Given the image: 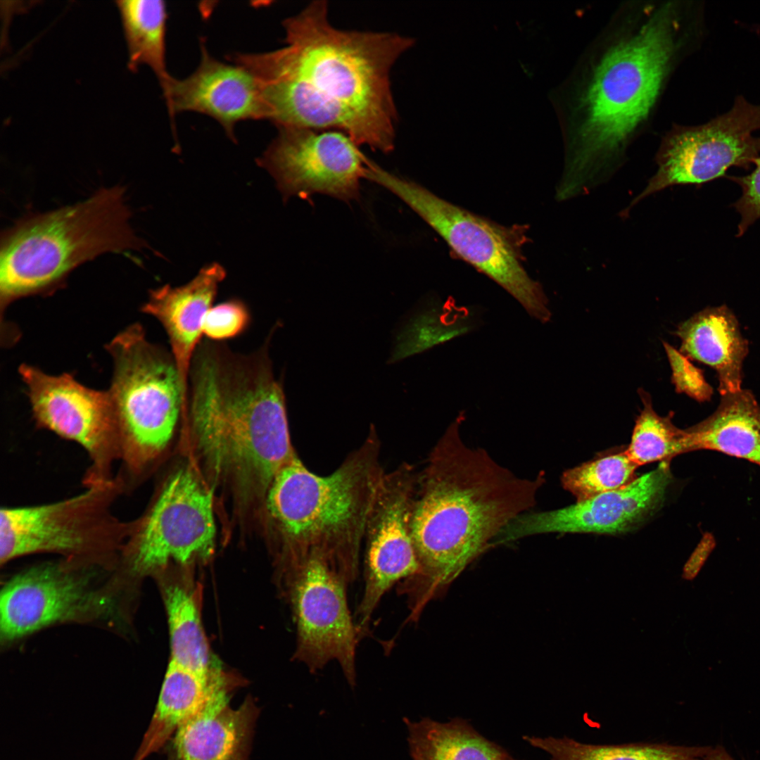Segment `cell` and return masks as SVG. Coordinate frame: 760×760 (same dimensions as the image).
<instances>
[{
  "label": "cell",
  "instance_id": "obj_27",
  "mask_svg": "<svg viewBox=\"0 0 760 760\" xmlns=\"http://www.w3.org/2000/svg\"><path fill=\"white\" fill-rule=\"evenodd\" d=\"M523 738L547 752L550 760H711L713 747L647 742L593 745L567 737Z\"/></svg>",
  "mask_w": 760,
  "mask_h": 760
},
{
  "label": "cell",
  "instance_id": "obj_24",
  "mask_svg": "<svg viewBox=\"0 0 760 760\" xmlns=\"http://www.w3.org/2000/svg\"><path fill=\"white\" fill-rule=\"evenodd\" d=\"M686 431L690 451H717L760 467V406L749 390L721 395L716 411Z\"/></svg>",
  "mask_w": 760,
  "mask_h": 760
},
{
  "label": "cell",
  "instance_id": "obj_4",
  "mask_svg": "<svg viewBox=\"0 0 760 760\" xmlns=\"http://www.w3.org/2000/svg\"><path fill=\"white\" fill-rule=\"evenodd\" d=\"M374 428L332 473L319 476L297 454L272 479L265 509L277 542V582L287 583L311 554L325 558L347 584L358 574L360 553L385 473Z\"/></svg>",
  "mask_w": 760,
  "mask_h": 760
},
{
  "label": "cell",
  "instance_id": "obj_28",
  "mask_svg": "<svg viewBox=\"0 0 760 760\" xmlns=\"http://www.w3.org/2000/svg\"><path fill=\"white\" fill-rule=\"evenodd\" d=\"M479 310L456 305L451 300L434 305L412 320L403 335L400 357L419 353L475 331L480 326Z\"/></svg>",
  "mask_w": 760,
  "mask_h": 760
},
{
  "label": "cell",
  "instance_id": "obj_12",
  "mask_svg": "<svg viewBox=\"0 0 760 760\" xmlns=\"http://www.w3.org/2000/svg\"><path fill=\"white\" fill-rule=\"evenodd\" d=\"M760 104L737 98L732 108L710 122L681 129L666 141L658 168L626 208L675 185H702L726 176L731 167L748 170L760 156ZM626 212V214L628 213Z\"/></svg>",
  "mask_w": 760,
  "mask_h": 760
},
{
  "label": "cell",
  "instance_id": "obj_31",
  "mask_svg": "<svg viewBox=\"0 0 760 760\" xmlns=\"http://www.w3.org/2000/svg\"><path fill=\"white\" fill-rule=\"evenodd\" d=\"M250 322L246 305L239 299H230L208 310L203 320V335L213 341L232 338L244 332Z\"/></svg>",
  "mask_w": 760,
  "mask_h": 760
},
{
  "label": "cell",
  "instance_id": "obj_2",
  "mask_svg": "<svg viewBox=\"0 0 760 760\" xmlns=\"http://www.w3.org/2000/svg\"><path fill=\"white\" fill-rule=\"evenodd\" d=\"M464 419L460 412L417 474L410 531L419 571L398 588L414 613L535 505L544 482L543 474L519 478L484 450L465 445Z\"/></svg>",
  "mask_w": 760,
  "mask_h": 760
},
{
  "label": "cell",
  "instance_id": "obj_25",
  "mask_svg": "<svg viewBox=\"0 0 760 760\" xmlns=\"http://www.w3.org/2000/svg\"><path fill=\"white\" fill-rule=\"evenodd\" d=\"M412 758L419 760H511L502 748L486 738L467 721L443 723L429 718L406 721Z\"/></svg>",
  "mask_w": 760,
  "mask_h": 760
},
{
  "label": "cell",
  "instance_id": "obj_8",
  "mask_svg": "<svg viewBox=\"0 0 760 760\" xmlns=\"http://www.w3.org/2000/svg\"><path fill=\"white\" fill-rule=\"evenodd\" d=\"M84 488L54 502L1 507V565L42 553L99 567L118 564L134 526V519H121L113 512L125 494L123 483L115 474Z\"/></svg>",
  "mask_w": 760,
  "mask_h": 760
},
{
  "label": "cell",
  "instance_id": "obj_26",
  "mask_svg": "<svg viewBox=\"0 0 760 760\" xmlns=\"http://www.w3.org/2000/svg\"><path fill=\"white\" fill-rule=\"evenodd\" d=\"M128 51V68L146 65L157 77L163 96L174 80L167 70V6L162 0L116 1Z\"/></svg>",
  "mask_w": 760,
  "mask_h": 760
},
{
  "label": "cell",
  "instance_id": "obj_18",
  "mask_svg": "<svg viewBox=\"0 0 760 760\" xmlns=\"http://www.w3.org/2000/svg\"><path fill=\"white\" fill-rule=\"evenodd\" d=\"M197 68L184 79L174 78L164 96L172 130L175 118L196 112L215 119L236 141L234 128L241 121L265 120L259 83L243 66L214 58L201 40Z\"/></svg>",
  "mask_w": 760,
  "mask_h": 760
},
{
  "label": "cell",
  "instance_id": "obj_34",
  "mask_svg": "<svg viewBox=\"0 0 760 760\" xmlns=\"http://www.w3.org/2000/svg\"><path fill=\"white\" fill-rule=\"evenodd\" d=\"M711 760H735L728 751L721 745L712 747L710 754Z\"/></svg>",
  "mask_w": 760,
  "mask_h": 760
},
{
  "label": "cell",
  "instance_id": "obj_1",
  "mask_svg": "<svg viewBox=\"0 0 760 760\" xmlns=\"http://www.w3.org/2000/svg\"><path fill=\"white\" fill-rule=\"evenodd\" d=\"M283 27L281 48L228 57L257 79L265 120L277 128L339 130L359 146L393 151L398 112L391 71L414 40L337 28L324 0L310 2Z\"/></svg>",
  "mask_w": 760,
  "mask_h": 760
},
{
  "label": "cell",
  "instance_id": "obj_3",
  "mask_svg": "<svg viewBox=\"0 0 760 760\" xmlns=\"http://www.w3.org/2000/svg\"><path fill=\"white\" fill-rule=\"evenodd\" d=\"M186 422L210 475L230 476L241 502L265 499L296 455L267 344L243 355L201 342L191 362Z\"/></svg>",
  "mask_w": 760,
  "mask_h": 760
},
{
  "label": "cell",
  "instance_id": "obj_17",
  "mask_svg": "<svg viewBox=\"0 0 760 760\" xmlns=\"http://www.w3.org/2000/svg\"><path fill=\"white\" fill-rule=\"evenodd\" d=\"M671 481L669 462H661L618 490L555 510L525 512L502 529L493 544L548 533H625L659 509Z\"/></svg>",
  "mask_w": 760,
  "mask_h": 760
},
{
  "label": "cell",
  "instance_id": "obj_23",
  "mask_svg": "<svg viewBox=\"0 0 760 760\" xmlns=\"http://www.w3.org/2000/svg\"><path fill=\"white\" fill-rule=\"evenodd\" d=\"M677 335L683 353L715 369L721 395L742 389V365L749 343L727 306L697 312L680 324Z\"/></svg>",
  "mask_w": 760,
  "mask_h": 760
},
{
  "label": "cell",
  "instance_id": "obj_10",
  "mask_svg": "<svg viewBox=\"0 0 760 760\" xmlns=\"http://www.w3.org/2000/svg\"><path fill=\"white\" fill-rule=\"evenodd\" d=\"M215 537L212 490L192 467H182L134 519L119 563L139 577L170 565L194 567L213 556Z\"/></svg>",
  "mask_w": 760,
  "mask_h": 760
},
{
  "label": "cell",
  "instance_id": "obj_22",
  "mask_svg": "<svg viewBox=\"0 0 760 760\" xmlns=\"http://www.w3.org/2000/svg\"><path fill=\"white\" fill-rule=\"evenodd\" d=\"M193 567L170 565L153 575L166 610L170 660L184 667L212 672L220 669L212 656L201 621L202 591Z\"/></svg>",
  "mask_w": 760,
  "mask_h": 760
},
{
  "label": "cell",
  "instance_id": "obj_16",
  "mask_svg": "<svg viewBox=\"0 0 760 760\" xmlns=\"http://www.w3.org/2000/svg\"><path fill=\"white\" fill-rule=\"evenodd\" d=\"M417 474L403 464L384 475L365 533V583L357 621L368 626L381 599L398 582L416 576L419 566L410 521Z\"/></svg>",
  "mask_w": 760,
  "mask_h": 760
},
{
  "label": "cell",
  "instance_id": "obj_7",
  "mask_svg": "<svg viewBox=\"0 0 760 760\" xmlns=\"http://www.w3.org/2000/svg\"><path fill=\"white\" fill-rule=\"evenodd\" d=\"M106 348L113 360L108 392L120 439L116 475L127 494L163 456L183 419V398L172 354L149 343L140 324L119 333Z\"/></svg>",
  "mask_w": 760,
  "mask_h": 760
},
{
  "label": "cell",
  "instance_id": "obj_20",
  "mask_svg": "<svg viewBox=\"0 0 760 760\" xmlns=\"http://www.w3.org/2000/svg\"><path fill=\"white\" fill-rule=\"evenodd\" d=\"M232 683L221 669L201 672L170 661L156 710L133 760H145L187 720L209 705L229 698Z\"/></svg>",
  "mask_w": 760,
  "mask_h": 760
},
{
  "label": "cell",
  "instance_id": "obj_11",
  "mask_svg": "<svg viewBox=\"0 0 760 760\" xmlns=\"http://www.w3.org/2000/svg\"><path fill=\"white\" fill-rule=\"evenodd\" d=\"M19 373L37 426L75 442L86 452L89 464L82 479L84 488L112 479L121 448L108 391L87 388L70 374L49 375L30 365H22Z\"/></svg>",
  "mask_w": 760,
  "mask_h": 760
},
{
  "label": "cell",
  "instance_id": "obj_5",
  "mask_svg": "<svg viewBox=\"0 0 760 760\" xmlns=\"http://www.w3.org/2000/svg\"><path fill=\"white\" fill-rule=\"evenodd\" d=\"M672 50L669 18L663 12L604 56L583 101L578 142L557 191L560 199L607 177L609 161L655 101Z\"/></svg>",
  "mask_w": 760,
  "mask_h": 760
},
{
  "label": "cell",
  "instance_id": "obj_35",
  "mask_svg": "<svg viewBox=\"0 0 760 760\" xmlns=\"http://www.w3.org/2000/svg\"><path fill=\"white\" fill-rule=\"evenodd\" d=\"M511 760H517V759H515L512 757Z\"/></svg>",
  "mask_w": 760,
  "mask_h": 760
},
{
  "label": "cell",
  "instance_id": "obj_19",
  "mask_svg": "<svg viewBox=\"0 0 760 760\" xmlns=\"http://www.w3.org/2000/svg\"><path fill=\"white\" fill-rule=\"evenodd\" d=\"M225 276V270L220 265H208L184 285L172 287L167 284L152 290L141 308L142 312L161 323L168 336L179 378L184 413L188 410L191 362L203 336V320Z\"/></svg>",
  "mask_w": 760,
  "mask_h": 760
},
{
  "label": "cell",
  "instance_id": "obj_9",
  "mask_svg": "<svg viewBox=\"0 0 760 760\" xmlns=\"http://www.w3.org/2000/svg\"><path fill=\"white\" fill-rule=\"evenodd\" d=\"M364 178L394 194L430 225L462 259L509 293L533 319L551 317L540 284L521 262L517 230L498 224L455 205L412 181L398 177L372 162Z\"/></svg>",
  "mask_w": 760,
  "mask_h": 760
},
{
  "label": "cell",
  "instance_id": "obj_15",
  "mask_svg": "<svg viewBox=\"0 0 760 760\" xmlns=\"http://www.w3.org/2000/svg\"><path fill=\"white\" fill-rule=\"evenodd\" d=\"M96 567L61 559L13 576L0 595L1 641L12 642L54 623L101 611L106 602L89 584L91 571Z\"/></svg>",
  "mask_w": 760,
  "mask_h": 760
},
{
  "label": "cell",
  "instance_id": "obj_14",
  "mask_svg": "<svg viewBox=\"0 0 760 760\" xmlns=\"http://www.w3.org/2000/svg\"><path fill=\"white\" fill-rule=\"evenodd\" d=\"M277 129L257 163L273 177L284 200L314 194L346 202L359 198L369 158L349 135L336 129Z\"/></svg>",
  "mask_w": 760,
  "mask_h": 760
},
{
  "label": "cell",
  "instance_id": "obj_6",
  "mask_svg": "<svg viewBox=\"0 0 760 760\" xmlns=\"http://www.w3.org/2000/svg\"><path fill=\"white\" fill-rule=\"evenodd\" d=\"M122 186L102 188L88 198L30 215L1 237V305L51 291L75 268L106 253L141 250L130 224Z\"/></svg>",
  "mask_w": 760,
  "mask_h": 760
},
{
  "label": "cell",
  "instance_id": "obj_13",
  "mask_svg": "<svg viewBox=\"0 0 760 760\" xmlns=\"http://www.w3.org/2000/svg\"><path fill=\"white\" fill-rule=\"evenodd\" d=\"M347 585L325 558L311 554L281 593L296 625L294 658L313 672L336 661L353 687L359 638L348 605Z\"/></svg>",
  "mask_w": 760,
  "mask_h": 760
},
{
  "label": "cell",
  "instance_id": "obj_30",
  "mask_svg": "<svg viewBox=\"0 0 760 760\" xmlns=\"http://www.w3.org/2000/svg\"><path fill=\"white\" fill-rule=\"evenodd\" d=\"M638 466L626 452L584 463L564 471L562 483L577 502L618 490L635 479Z\"/></svg>",
  "mask_w": 760,
  "mask_h": 760
},
{
  "label": "cell",
  "instance_id": "obj_21",
  "mask_svg": "<svg viewBox=\"0 0 760 760\" xmlns=\"http://www.w3.org/2000/svg\"><path fill=\"white\" fill-rule=\"evenodd\" d=\"M228 703L219 700L179 727L173 740L177 760H246L258 710L251 698L236 709Z\"/></svg>",
  "mask_w": 760,
  "mask_h": 760
},
{
  "label": "cell",
  "instance_id": "obj_33",
  "mask_svg": "<svg viewBox=\"0 0 760 760\" xmlns=\"http://www.w3.org/2000/svg\"><path fill=\"white\" fill-rule=\"evenodd\" d=\"M754 165V169L747 175L725 177L737 184L742 189L740 197L731 205L740 215L737 237L742 236L760 218V156Z\"/></svg>",
  "mask_w": 760,
  "mask_h": 760
},
{
  "label": "cell",
  "instance_id": "obj_32",
  "mask_svg": "<svg viewBox=\"0 0 760 760\" xmlns=\"http://www.w3.org/2000/svg\"><path fill=\"white\" fill-rule=\"evenodd\" d=\"M665 347L676 389L698 401L710 400L713 389L705 380L702 371L695 367L687 355L667 344H665Z\"/></svg>",
  "mask_w": 760,
  "mask_h": 760
},
{
  "label": "cell",
  "instance_id": "obj_29",
  "mask_svg": "<svg viewBox=\"0 0 760 760\" xmlns=\"http://www.w3.org/2000/svg\"><path fill=\"white\" fill-rule=\"evenodd\" d=\"M640 395L644 407L625 451L630 459L639 467L657 461L670 462L673 457L689 452L686 430L676 427L671 416L657 414L647 393L641 391Z\"/></svg>",
  "mask_w": 760,
  "mask_h": 760
},
{
  "label": "cell",
  "instance_id": "obj_36",
  "mask_svg": "<svg viewBox=\"0 0 760 760\" xmlns=\"http://www.w3.org/2000/svg\"><path fill=\"white\" fill-rule=\"evenodd\" d=\"M412 759H413V760H419V759H414V758H412Z\"/></svg>",
  "mask_w": 760,
  "mask_h": 760
}]
</instances>
